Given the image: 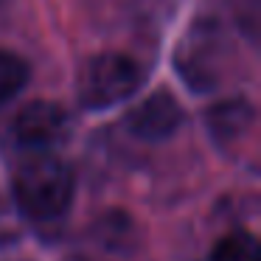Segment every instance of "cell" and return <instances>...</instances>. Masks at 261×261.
Segmentation results:
<instances>
[{"label":"cell","instance_id":"6da1fadb","mask_svg":"<svg viewBox=\"0 0 261 261\" xmlns=\"http://www.w3.org/2000/svg\"><path fill=\"white\" fill-rule=\"evenodd\" d=\"M76 197L73 166L57 152H25L12 171V199L37 225L59 222Z\"/></svg>","mask_w":261,"mask_h":261},{"label":"cell","instance_id":"7a4b0ae2","mask_svg":"<svg viewBox=\"0 0 261 261\" xmlns=\"http://www.w3.org/2000/svg\"><path fill=\"white\" fill-rule=\"evenodd\" d=\"M143 85V68L121 51H104L87 59L79 70L76 96L79 104L90 113L113 110L118 104L129 101Z\"/></svg>","mask_w":261,"mask_h":261},{"label":"cell","instance_id":"3957f363","mask_svg":"<svg viewBox=\"0 0 261 261\" xmlns=\"http://www.w3.org/2000/svg\"><path fill=\"white\" fill-rule=\"evenodd\" d=\"M222 57H225V45H222V34L216 23L211 20H197L186 37L180 40L174 54V68L182 85L191 93H211L216 90L222 76Z\"/></svg>","mask_w":261,"mask_h":261},{"label":"cell","instance_id":"277c9868","mask_svg":"<svg viewBox=\"0 0 261 261\" xmlns=\"http://www.w3.org/2000/svg\"><path fill=\"white\" fill-rule=\"evenodd\" d=\"M68 135L70 115L57 101H31L12 121V138L23 152H57Z\"/></svg>","mask_w":261,"mask_h":261},{"label":"cell","instance_id":"5b68a950","mask_svg":"<svg viewBox=\"0 0 261 261\" xmlns=\"http://www.w3.org/2000/svg\"><path fill=\"white\" fill-rule=\"evenodd\" d=\"M182 126V107L169 90H154L138 101L126 115V129L146 143H160L177 135Z\"/></svg>","mask_w":261,"mask_h":261},{"label":"cell","instance_id":"8992f818","mask_svg":"<svg viewBox=\"0 0 261 261\" xmlns=\"http://www.w3.org/2000/svg\"><path fill=\"white\" fill-rule=\"evenodd\" d=\"M255 107L247 98H222L205 110V132L219 149H233L253 132Z\"/></svg>","mask_w":261,"mask_h":261},{"label":"cell","instance_id":"52a82bcc","mask_svg":"<svg viewBox=\"0 0 261 261\" xmlns=\"http://www.w3.org/2000/svg\"><path fill=\"white\" fill-rule=\"evenodd\" d=\"M31 79V68L20 54L0 48V107H6L9 101L20 96L25 90Z\"/></svg>","mask_w":261,"mask_h":261},{"label":"cell","instance_id":"ba28073f","mask_svg":"<svg viewBox=\"0 0 261 261\" xmlns=\"http://www.w3.org/2000/svg\"><path fill=\"white\" fill-rule=\"evenodd\" d=\"M205 261H261L258 239L250 230H233L214 244Z\"/></svg>","mask_w":261,"mask_h":261}]
</instances>
